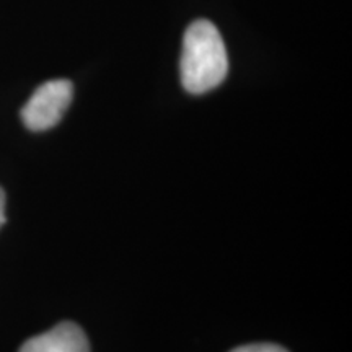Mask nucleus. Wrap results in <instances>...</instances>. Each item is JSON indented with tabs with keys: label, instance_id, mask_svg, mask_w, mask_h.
Instances as JSON below:
<instances>
[{
	"label": "nucleus",
	"instance_id": "nucleus-1",
	"mask_svg": "<svg viewBox=\"0 0 352 352\" xmlns=\"http://www.w3.org/2000/svg\"><path fill=\"white\" fill-rule=\"evenodd\" d=\"M228 56L217 26L208 20H197L188 26L183 38L179 76L184 90L202 95L226 80Z\"/></svg>",
	"mask_w": 352,
	"mask_h": 352
},
{
	"label": "nucleus",
	"instance_id": "nucleus-2",
	"mask_svg": "<svg viewBox=\"0 0 352 352\" xmlns=\"http://www.w3.org/2000/svg\"><path fill=\"white\" fill-rule=\"evenodd\" d=\"M74 98V85L57 78L39 85L21 108V121L30 131L41 132L57 126Z\"/></svg>",
	"mask_w": 352,
	"mask_h": 352
},
{
	"label": "nucleus",
	"instance_id": "nucleus-3",
	"mask_svg": "<svg viewBox=\"0 0 352 352\" xmlns=\"http://www.w3.org/2000/svg\"><path fill=\"white\" fill-rule=\"evenodd\" d=\"M20 352H90V344L78 324L64 321L26 341Z\"/></svg>",
	"mask_w": 352,
	"mask_h": 352
},
{
	"label": "nucleus",
	"instance_id": "nucleus-4",
	"mask_svg": "<svg viewBox=\"0 0 352 352\" xmlns=\"http://www.w3.org/2000/svg\"><path fill=\"white\" fill-rule=\"evenodd\" d=\"M232 352H289L285 351L284 347L277 346V344H246V346H241V347H236V349H233Z\"/></svg>",
	"mask_w": 352,
	"mask_h": 352
},
{
	"label": "nucleus",
	"instance_id": "nucleus-5",
	"mask_svg": "<svg viewBox=\"0 0 352 352\" xmlns=\"http://www.w3.org/2000/svg\"><path fill=\"white\" fill-rule=\"evenodd\" d=\"M6 192L0 188V228L6 223Z\"/></svg>",
	"mask_w": 352,
	"mask_h": 352
}]
</instances>
